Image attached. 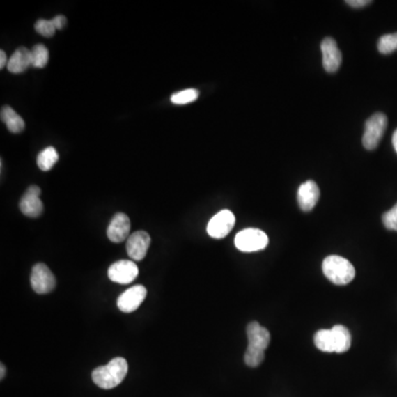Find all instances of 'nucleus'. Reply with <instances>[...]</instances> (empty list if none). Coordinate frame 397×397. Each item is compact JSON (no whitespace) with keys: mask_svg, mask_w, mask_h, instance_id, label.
<instances>
[{"mask_svg":"<svg viewBox=\"0 0 397 397\" xmlns=\"http://www.w3.org/2000/svg\"><path fill=\"white\" fill-rule=\"evenodd\" d=\"M30 283L37 294L45 295L56 288V281L50 268L47 265L39 263L32 268Z\"/></svg>","mask_w":397,"mask_h":397,"instance_id":"423d86ee","label":"nucleus"},{"mask_svg":"<svg viewBox=\"0 0 397 397\" xmlns=\"http://www.w3.org/2000/svg\"><path fill=\"white\" fill-rule=\"evenodd\" d=\"M331 330L334 334V352H347L351 348V334L349 329L341 325H336Z\"/></svg>","mask_w":397,"mask_h":397,"instance_id":"f3484780","label":"nucleus"},{"mask_svg":"<svg viewBox=\"0 0 397 397\" xmlns=\"http://www.w3.org/2000/svg\"><path fill=\"white\" fill-rule=\"evenodd\" d=\"M29 66H32L31 50L20 47L9 58L7 69L13 75H19L26 71Z\"/></svg>","mask_w":397,"mask_h":397,"instance_id":"2eb2a0df","label":"nucleus"},{"mask_svg":"<svg viewBox=\"0 0 397 397\" xmlns=\"http://www.w3.org/2000/svg\"><path fill=\"white\" fill-rule=\"evenodd\" d=\"M315 344L318 349L322 351V352L332 353L334 352V334L332 330H322L318 331L315 334Z\"/></svg>","mask_w":397,"mask_h":397,"instance_id":"6ab92c4d","label":"nucleus"},{"mask_svg":"<svg viewBox=\"0 0 397 397\" xmlns=\"http://www.w3.org/2000/svg\"><path fill=\"white\" fill-rule=\"evenodd\" d=\"M372 1L370 0H348L345 3L350 6V7H353V8H362V7H366V6L370 5Z\"/></svg>","mask_w":397,"mask_h":397,"instance_id":"393cba45","label":"nucleus"},{"mask_svg":"<svg viewBox=\"0 0 397 397\" xmlns=\"http://www.w3.org/2000/svg\"><path fill=\"white\" fill-rule=\"evenodd\" d=\"M0 116H1V120L5 123L9 132L18 134L24 130L26 125H24V119L20 115L17 114L16 111L11 109L10 106H3Z\"/></svg>","mask_w":397,"mask_h":397,"instance_id":"dca6fc26","label":"nucleus"},{"mask_svg":"<svg viewBox=\"0 0 397 397\" xmlns=\"http://www.w3.org/2000/svg\"><path fill=\"white\" fill-rule=\"evenodd\" d=\"M247 331L249 347L244 355V361L249 368H257L264 361L265 350L270 345V331L255 321L249 323Z\"/></svg>","mask_w":397,"mask_h":397,"instance_id":"f257e3e1","label":"nucleus"},{"mask_svg":"<svg viewBox=\"0 0 397 397\" xmlns=\"http://www.w3.org/2000/svg\"><path fill=\"white\" fill-rule=\"evenodd\" d=\"M323 274L331 283L343 286L351 283L355 276L353 265L345 260L344 257L338 255H331L327 257L322 263Z\"/></svg>","mask_w":397,"mask_h":397,"instance_id":"7ed1b4c3","label":"nucleus"},{"mask_svg":"<svg viewBox=\"0 0 397 397\" xmlns=\"http://www.w3.org/2000/svg\"><path fill=\"white\" fill-rule=\"evenodd\" d=\"M138 274H139V270H138L137 265L132 260H118L111 265V267L109 268V279L114 283H122V285H127L134 281Z\"/></svg>","mask_w":397,"mask_h":397,"instance_id":"9d476101","label":"nucleus"},{"mask_svg":"<svg viewBox=\"0 0 397 397\" xmlns=\"http://www.w3.org/2000/svg\"><path fill=\"white\" fill-rule=\"evenodd\" d=\"M59 154L54 147H48L43 149L39 155H38L37 164L38 167L42 171H49L52 169L53 166L58 162Z\"/></svg>","mask_w":397,"mask_h":397,"instance_id":"a211bd4d","label":"nucleus"},{"mask_svg":"<svg viewBox=\"0 0 397 397\" xmlns=\"http://www.w3.org/2000/svg\"><path fill=\"white\" fill-rule=\"evenodd\" d=\"M150 236L145 231H138L128 238L126 249L130 258L141 262L145 258L150 247Z\"/></svg>","mask_w":397,"mask_h":397,"instance_id":"f8f14e48","label":"nucleus"},{"mask_svg":"<svg viewBox=\"0 0 397 397\" xmlns=\"http://www.w3.org/2000/svg\"><path fill=\"white\" fill-rule=\"evenodd\" d=\"M0 370H1V374H0V379L3 380L6 375V366H3V363H1V366H0Z\"/></svg>","mask_w":397,"mask_h":397,"instance_id":"c85d7f7f","label":"nucleus"},{"mask_svg":"<svg viewBox=\"0 0 397 397\" xmlns=\"http://www.w3.org/2000/svg\"><path fill=\"white\" fill-rule=\"evenodd\" d=\"M323 68L328 73H334L342 63V53L334 38H325L321 42Z\"/></svg>","mask_w":397,"mask_h":397,"instance_id":"1a4fd4ad","label":"nucleus"},{"mask_svg":"<svg viewBox=\"0 0 397 397\" xmlns=\"http://www.w3.org/2000/svg\"><path fill=\"white\" fill-rule=\"evenodd\" d=\"M32 66L43 69L49 62V50L43 45H36L31 50Z\"/></svg>","mask_w":397,"mask_h":397,"instance_id":"aec40b11","label":"nucleus"},{"mask_svg":"<svg viewBox=\"0 0 397 397\" xmlns=\"http://www.w3.org/2000/svg\"><path fill=\"white\" fill-rule=\"evenodd\" d=\"M392 143L393 146H394L395 151L397 153V130L393 134Z\"/></svg>","mask_w":397,"mask_h":397,"instance_id":"cd10ccee","label":"nucleus"},{"mask_svg":"<svg viewBox=\"0 0 397 397\" xmlns=\"http://www.w3.org/2000/svg\"><path fill=\"white\" fill-rule=\"evenodd\" d=\"M387 127V117L383 113L372 115L366 122L362 143L364 148L373 150L381 141Z\"/></svg>","mask_w":397,"mask_h":397,"instance_id":"20e7f679","label":"nucleus"},{"mask_svg":"<svg viewBox=\"0 0 397 397\" xmlns=\"http://www.w3.org/2000/svg\"><path fill=\"white\" fill-rule=\"evenodd\" d=\"M198 98V91L194 88H189V90L181 91V92L176 93L171 96L172 103L176 105H185V104L192 103Z\"/></svg>","mask_w":397,"mask_h":397,"instance_id":"4be33fe9","label":"nucleus"},{"mask_svg":"<svg viewBox=\"0 0 397 397\" xmlns=\"http://www.w3.org/2000/svg\"><path fill=\"white\" fill-rule=\"evenodd\" d=\"M130 232V220L124 213H117L111 219L107 228V238L113 243H122L128 240Z\"/></svg>","mask_w":397,"mask_h":397,"instance_id":"ddd939ff","label":"nucleus"},{"mask_svg":"<svg viewBox=\"0 0 397 397\" xmlns=\"http://www.w3.org/2000/svg\"><path fill=\"white\" fill-rule=\"evenodd\" d=\"M383 224L387 230L397 231V203L382 217Z\"/></svg>","mask_w":397,"mask_h":397,"instance_id":"b1692460","label":"nucleus"},{"mask_svg":"<svg viewBox=\"0 0 397 397\" xmlns=\"http://www.w3.org/2000/svg\"><path fill=\"white\" fill-rule=\"evenodd\" d=\"M128 373V363L124 357H115L106 366H98L92 372V380L98 387L114 389L124 381Z\"/></svg>","mask_w":397,"mask_h":397,"instance_id":"f03ea898","label":"nucleus"},{"mask_svg":"<svg viewBox=\"0 0 397 397\" xmlns=\"http://www.w3.org/2000/svg\"><path fill=\"white\" fill-rule=\"evenodd\" d=\"M36 31L39 35L43 36L45 38H51L56 33V29L52 20H45V19H40L36 22L35 24Z\"/></svg>","mask_w":397,"mask_h":397,"instance_id":"5701e85b","label":"nucleus"},{"mask_svg":"<svg viewBox=\"0 0 397 397\" xmlns=\"http://www.w3.org/2000/svg\"><path fill=\"white\" fill-rule=\"evenodd\" d=\"M41 189L37 185H31L26 189V194L22 196L19 209L28 217H38L42 215L43 203L40 200Z\"/></svg>","mask_w":397,"mask_h":397,"instance_id":"9b49d317","label":"nucleus"},{"mask_svg":"<svg viewBox=\"0 0 397 397\" xmlns=\"http://www.w3.org/2000/svg\"><path fill=\"white\" fill-rule=\"evenodd\" d=\"M377 49L382 54H389L397 50V32L380 38Z\"/></svg>","mask_w":397,"mask_h":397,"instance_id":"412c9836","label":"nucleus"},{"mask_svg":"<svg viewBox=\"0 0 397 397\" xmlns=\"http://www.w3.org/2000/svg\"><path fill=\"white\" fill-rule=\"evenodd\" d=\"M235 225V217L228 210H222L212 217L208 224V234L213 238H223L230 233Z\"/></svg>","mask_w":397,"mask_h":397,"instance_id":"0eeeda50","label":"nucleus"},{"mask_svg":"<svg viewBox=\"0 0 397 397\" xmlns=\"http://www.w3.org/2000/svg\"><path fill=\"white\" fill-rule=\"evenodd\" d=\"M234 243L238 251L245 253L262 251L268 245V236L258 228H247L236 234Z\"/></svg>","mask_w":397,"mask_h":397,"instance_id":"39448f33","label":"nucleus"},{"mask_svg":"<svg viewBox=\"0 0 397 397\" xmlns=\"http://www.w3.org/2000/svg\"><path fill=\"white\" fill-rule=\"evenodd\" d=\"M8 59H7V54H6L5 51H0V69H3L5 66L8 65Z\"/></svg>","mask_w":397,"mask_h":397,"instance_id":"bb28decb","label":"nucleus"},{"mask_svg":"<svg viewBox=\"0 0 397 397\" xmlns=\"http://www.w3.org/2000/svg\"><path fill=\"white\" fill-rule=\"evenodd\" d=\"M146 296H147V289L143 285L132 287L118 297L117 307L123 313H134L143 304Z\"/></svg>","mask_w":397,"mask_h":397,"instance_id":"6e6552de","label":"nucleus"},{"mask_svg":"<svg viewBox=\"0 0 397 397\" xmlns=\"http://www.w3.org/2000/svg\"><path fill=\"white\" fill-rule=\"evenodd\" d=\"M52 22L56 30H61L63 29L64 26L66 24V18L62 16V15H59V16H56L52 19Z\"/></svg>","mask_w":397,"mask_h":397,"instance_id":"a878e982","label":"nucleus"},{"mask_svg":"<svg viewBox=\"0 0 397 397\" xmlns=\"http://www.w3.org/2000/svg\"><path fill=\"white\" fill-rule=\"evenodd\" d=\"M319 196H320V190L315 181L309 180L302 183L297 194L300 209L304 212L311 211L316 207Z\"/></svg>","mask_w":397,"mask_h":397,"instance_id":"4468645a","label":"nucleus"}]
</instances>
